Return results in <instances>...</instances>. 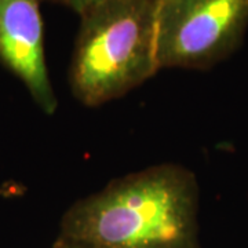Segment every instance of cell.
I'll return each mask as SVG.
<instances>
[{
  "label": "cell",
  "mask_w": 248,
  "mask_h": 248,
  "mask_svg": "<svg viewBox=\"0 0 248 248\" xmlns=\"http://www.w3.org/2000/svg\"><path fill=\"white\" fill-rule=\"evenodd\" d=\"M159 0H108L80 16L69 69L73 95L99 107L143 84L159 71Z\"/></svg>",
  "instance_id": "obj_2"
},
{
  "label": "cell",
  "mask_w": 248,
  "mask_h": 248,
  "mask_svg": "<svg viewBox=\"0 0 248 248\" xmlns=\"http://www.w3.org/2000/svg\"><path fill=\"white\" fill-rule=\"evenodd\" d=\"M248 27V0H159L160 69H207L231 55Z\"/></svg>",
  "instance_id": "obj_3"
},
{
  "label": "cell",
  "mask_w": 248,
  "mask_h": 248,
  "mask_svg": "<svg viewBox=\"0 0 248 248\" xmlns=\"http://www.w3.org/2000/svg\"><path fill=\"white\" fill-rule=\"evenodd\" d=\"M40 0H0V63L24 83L39 108L53 115L58 101L45 54Z\"/></svg>",
  "instance_id": "obj_4"
},
{
  "label": "cell",
  "mask_w": 248,
  "mask_h": 248,
  "mask_svg": "<svg viewBox=\"0 0 248 248\" xmlns=\"http://www.w3.org/2000/svg\"><path fill=\"white\" fill-rule=\"evenodd\" d=\"M51 248H94L89 246V244H84V243H80V241H73V240L68 239H60L57 240V243L54 244Z\"/></svg>",
  "instance_id": "obj_6"
},
{
  "label": "cell",
  "mask_w": 248,
  "mask_h": 248,
  "mask_svg": "<svg viewBox=\"0 0 248 248\" xmlns=\"http://www.w3.org/2000/svg\"><path fill=\"white\" fill-rule=\"evenodd\" d=\"M47 1H53V3H58L62 6H66L73 11H76L79 16H81L83 13H86L87 10L95 7L98 4L108 1V0H47Z\"/></svg>",
  "instance_id": "obj_5"
},
{
  "label": "cell",
  "mask_w": 248,
  "mask_h": 248,
  "mask_svg": "<svg viewBox=\"0 0 248 248\" xmlns=\"http://www.w3.org/2000/svg\"><path fill=\"white\" fill-rule=\"evenodd\" d=\"M199 203L190 170L152 166L75 202L60 237L94 248H200Z\"/></svg>",
  "instance_id": "obj_1"
}]
</instances>
